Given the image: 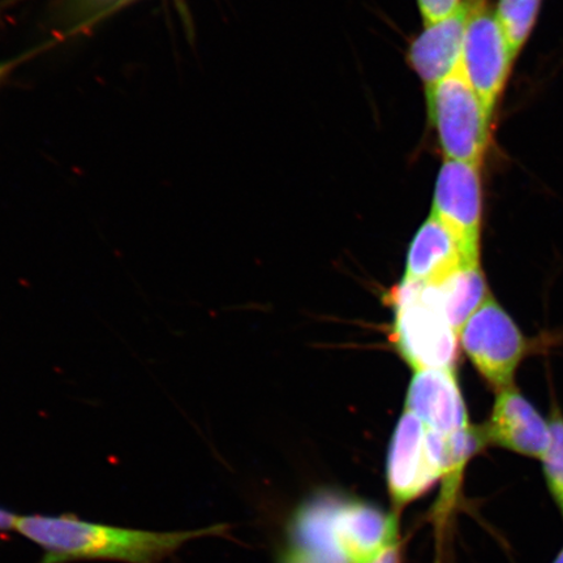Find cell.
Returning a JSON list of instances; mask_svg holds the SVG:
<instances>
[{
	"mask_svg": "<svg viewBox=\"0 0 563 563\" xmlns=\"http://www.w3.org/2000/svg\"><path fill=\"white\" fill-rule=\"evenodd\" d=\"M397 541V512L321 493L295 511L279 563H368Z\"/></svg>",
	"mask_w": 563,
	"mask_h": 563,
	"instance_id": "cell-1",
	"label": "cell"
},
{
	"mask_svg": "<svg viewBox=\"0 0 563 563\" xmlns=\"http://www.w3.org/2000/svg\"><path fill=\"white\" fill-rule=\"evenodd\" d=\"M223 526L194 531H146L89 522L75 516H23L15 530L44 551L41 563L115 561L164 563L195 539L220 534Z\"/></svg>",
	"mask_w": 563,
	"mask_h": 563,
	"instance_id": "cell-2",
	"label": "cell"
},
{
	"mask_svg": "<svg viewBox=\"0 0 563 563\" xmlns=\"http://www.w3.org/2000/svg\"><path fill=\"white\" fill-rule=\"evenodd\" d=\"M393 340L415 371L454 369L460 335L443 312L433 285L404 279L393 292Z\"/></svg>",
	"mask_w": 563,
	"mask_h": 563,
	"instance_id": "cell-3",
	"label": "cell"
},
{
	"mask_svg": "<svg viewBox=\"0 0 563 563\" xmlns=\"http://www.w3.org/2000/svg\"><path fill=\"white\" fill-rule=\"evenodd\" d=\"M426 93L428 115L443 159L482 165L489 146L493 114L461 67Z\"/></svg>",
	"mask_w": 563,
	"mask_h": 563,
	"instance_id": "cell-4",
	"label": "cell"
},
{
	"mask_svg": "<svg viewBox=\"0 0 563 563\" xmlns=\"http://www.w3.org/2000/svg\"><path fill=\"white\" fill-rule=\"evenodd\" d=\"M516 59L496 10L487 0H467L461 69L492 112L504 93Z\"/></svg>",
	"mask_w": 563,
	"mask_h": 563,
	"instance_id": "cell-5",
	"label": "cell"
},
{
	"mask_svg": "<svg viewBox=\"0 0 563 563\" xmlns=\"http://www.w3.org/2000/svg\"><path fill=\"white\" fill-rule=\"evenodd\" d=\"M462 347L496 391L514 385L526 354V340L516 321L489 295L460 334Z\"/></svg>",
	"mask_w": 563,
	"mask_h": 563,
	"instance_id": "cell-6",
	"label": "cell"
},
{
	"mask_svg": "<svg viewBox=\"0 0 563 563\" xmlns=\"http://www.w3.org/2000/svg\"><path fill=\"white\" fill-rule=\"evenodd\" d=\"M386 481L394 512L402 510L443 481L434 433L417 415L407 410L393 434Z\"/></svg>",
	"mask_w": 563,
	"mask_h": 563,
	"instance_id": "cell-7",
	"label": "cell"
},
{
	"mask_svg": "<svg viewBox=\"0 0 563 563\" xmlns=\"http://www.w3.org/2000/svg\"><path fill=\"white\" fill-rule=\"evenodd\" d=\"M431 214L453 235L468 263H481V165L443 159L435 178Z\"/></svg>",
	"mask_w": 563,
	"mask_h": 563,
	"instance_id": "cell-8",
	"label": "cell"
},
{
	"mask_svg": "<svg viewBox=\"0 0 563 563\" xmlns=\"http://www.w3.org/2000/svg\"><path fill=\"white\" fill-rule=\"evenodd\" d=\"M485 441L512 453L541 460L551 442V428L537 408L511 385L497 391Z\"/></svg>",
	"mask_w": 563,
	"mask_h": 563,
	"instance_id": "cell-9",
	"label": "cell"
},
{
	"mask_svg": "<svg viewBox=\"0 0 563 563\" xmlns=\"http://www.w3.org/2000/svg\"><path fill=\"white\" fill-rule=\"evenodd\" d=\"M406 407L428 429L442 435H453L471 428L454 369H426L415 373L408 387Z\"/></svg>",
	"mask_w": 563,
	"mask_h": 563,
	"instance_id": "cell-10",
	"label": "cell"
},
{
	"mask_svg": "<svg viewBox=\"0 0 563 563\" xmlns=\"http://www.w3.org/2000/svg\"><path fill=\"white\" fill-rule=\"evenodd\" d=\"M466 23L467 0L456 15L422 25V31L411 41L407 51L408 66L426 90L438 86L461 67Z\"/></svg>",
	"mask_w": 563,
	"mask_h": 563,
	"instance_id": "cell-11",
	"label": "cell"
},
{
	"mask_svg": "<svg viewBox=\"0 0 563 563\" xmlns=\"http://www.w3.org/2000/svg\"><path fill=\"white\" fill-rule=\"evenodd\" d=\"M468 263L460 244L432 214L413 236L407 257V280L440 285Z\"/></svg>",
	"mask_w": 563,
	"mask_h": 563,
	"instance_id": "cell-12",
	"label": "cell"
},
{
	"mask_svg": "<svg viewBox=\"0 0 563 563\" xmlns=\"http://www.w3.org/2000/svg\"><path fill=\"white\" fill-rule=\"evenodd\" d=\"M433 286L443 312L457 335L490 295L481 263L463 265L440 285Z\"/></svg>",
	"mask_w": 563,
	"mask_h": 563,
	"instance_id": "cell-13",
	"label": "cell"
},
{
	"mask_svg": "<svg viewBox=\"0 0 563 563\" xmlns=\"http://www.w3.org/2000/svg\"><path fill=\"white\" fill-rule=\"evenodd\" d=\"M551 428V442L541 463H543V474L553 503L563 519V418L559 410L551 412L548 419Z\"/></svg>",
	"mask_w": 563,
	"mask_h": 563,
	"instance_id": "cell-14",
	"label": "cell"
},
{
	"mask_svg": "<svg viewBox=\"0 0 563 563\" xmlns=\"http://www.w3.org/2000/svg\"><path fill=\"white\" fill-rule=\"evenodd\" d=\"M466 5V0H418L422 25L438 23L456 15Z\"/></svg>",
	"mask_w": 563,
	"mask_h": 563,
	"instance_id": "cell-15",
	"label": "cell"
},
{
	"mask_svg": "<svg viewBox=\"0 0 563 563\" xmlns=\"http://www.w3.org/2000/svg\"><path fill=\"white\" fill-rule=\"evenodd\" d=\"M402 562V548H400V541L391 544L384 549L382 553L377 555L376 559H373L368 563H400Z\"/></svg>",
	"mask_w": 563,
	"mask_h": 563,
	"instance_id": "cell-16",
	"label": "cell"
},
{
	"mask_svg": "<svg viewBox=\"0 0 563 563\" xmlns=\"http://www.w3.org/2000/svg\"><path fill=\"white\" fill-rule=\"evenodd\" d=\"M16 519V514L0 508V531L15 530Z\"/></svg>",
	"mask_w": 563,
	"mask_h": 563,
	"instance_id": "cell-17",
	"label": "cell"
},
{
	"mask_svg": "<svg viewBox=\"0 0 563 563\" xmlns=\"http://www.w3.org/2000/svg\"><path fill=\"white\" fill-rule=\"evenodd\" d=\"M23 60H24V58H18V59L0 63V81L5 79V77L11 74V70L13 68H16L20 65V62H23Z\"/></svg>",
	"mask_w": 563,
	"mask_h": 563,
	"instance_id": "cell-18",
	"label": "cell"
},
{
	"mask_svg": "<svg viewBox=\"0 0 563 563\" xmlns=\"http://www.w3.org/2000/svg\"><path fill=\"white\" fill-rule=\"evenodd\" d=\"M552 563H563V548L561 549V552L558 554V558H555Z\"/></svg>",
	"mask_w": 563,
	"mask_h": 563,
	"instance_id": "cell-19",
	"label": "cell"
},
{
	"mask_svg": "<svg viewBox=\"0 0 563 563\" xmlns=\"http://www.w3.org/2000/svg\"><path fill=\"white\" fill-rule=\"evenodd\" d=\"M539 2H543V0H539Z\"/></svg>",
	"mask_w": 563,
	"mask_h": 563,
	"instance_id": "cell-20",
	"label": "cell"
}]
</instances>
